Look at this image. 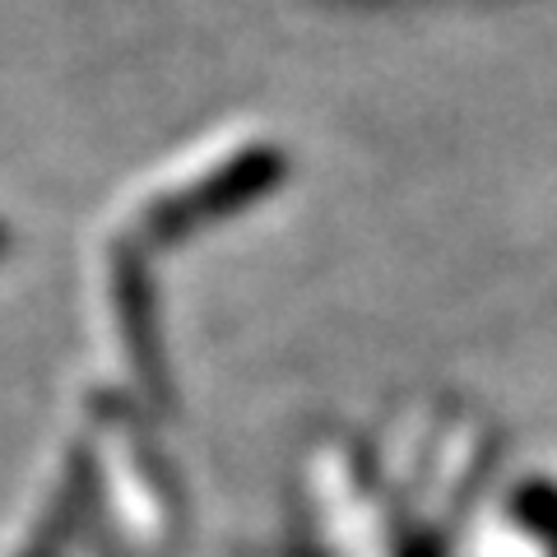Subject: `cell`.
Wrapping results in <instances>:
<instances>
[{
	"label": "cell",
	"mask_w": 557,
	"mask_h": 557,
	"mask_svg": "<svg viewBox=\"0 0 557 557\" xmlns=\"http://www.w3.org/2000/svg\"><path fill=\"white\" fill-rule=\"evenodd\" d=\"M5 242H10V233H5V228H0V251H5Z\"/></svg>",
	"instance_id": "1"
}]
</instances>
